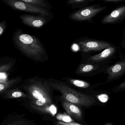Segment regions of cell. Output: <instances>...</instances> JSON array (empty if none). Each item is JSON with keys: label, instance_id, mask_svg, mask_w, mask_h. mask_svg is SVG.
<instances>
[{"label": "cell", "instance_id": "6da1fadb", "mask_svg": "<svg viewBox=\"0 0 125 125\" xmlns=\"http://www.w3.org/2000/svg\"><path fill=\"white\" fill-rule=\"evenodd\" d=\"M21 87L29 96L34 109L47 112L53 104L52 88L47 79L36 76L25 80Z\"/></svg>", "mask_w": 125, "mask_h": 125}, {"label": "cell", "instance_id": "7a4b0ae2", "mask_svg": "<svg viewBox=\"0 0 125 125\" xmlns=\"http://www.w3.org/2000/svg\"><path fill=\"white\" fill-rule=\"evenodd\" d=\"M12 39L15 47L28 59L39 62L49 60L45 46L36 36L25 33L22 29L18 28L13 33Z\"/></svg>", "mask_w": 125, "mask_h": 125}, {"label": "cell", "instance_id": "3957f363", "mask_svg": "<svg viewBox=\"0 0 125 125\" xmlns=\"http://www.w3.org/2000/svg\"><path fill=\"white\" fill-rule=\"evenodd\" d=\"M47 80L52 89L60 92L65 101L85 107L90 106L96 102L93 97L75 90L64 82L52 78Z\"/></svg>", "mask_w": 125, "mask_h": 125}, {"label": "cell", "instance_id": "277c9868", "mask_svg": "<svg viewBox=\"0 0 125 125\" xmlns=\"http://www.w3.org/2000/svg\"><path fill=\"white\" fill-rule=\"evenodd\" d=\"M118 52L117 47L113 44L110 47L95 54L87 55L81 53V63L96 64L99 65H110L115 59Z\"/></svg>", "mask_w": 125, "mask_h": 125}, {"label": "cell", "instance_id": "5b68a950", "mask_svg": "<svg viewBox=\"0 0 125 125\" xmlns=\"http://www.w3.org/2000/svg\"><path fill=\"white\" fill-rule=\"evenodd\" d=\"M74 43L79 46L81 53L87 55L101 52L113 44L106 41L88 37H82L77 39Z\"/></svg>", "mask_w": 125, "mask_h": 125}, {"label": "cell", "instance_id": "8992f818", "mask_svg": "<svg viewBox=\"0 0 125 125\" xmlns=\"http://www.w3.org/2000/svg\"><path fill=\"white\" fill-rule=\"evenodd\" d=\"M1 1L15 10L34 14L46 18L50 21L53 18V14L50 10L36 7L22 0H1Z\"/></svg>", "mask_w": 125, "mask_h": 125}, {"label": "cell", "instance_id": "52a82bcc", "mask_svg": "<svg viewBox=\"0 0 125 125\" xmlns=\"http://www.w3.org/2000/svg\"><path fill=\"white\" fill-rule=\"evenodd\" d=\"M107 6H102L100 4L88 6L79 9L70 14L69 19L76 22H87L93 23V19L98 14L104 11Z\"/></svg>", "mask_w": 125, "mask_h": 125}, {"label": "cell", "instance_id": "ba28073f", "mask_svg": "<svg viewBox=\"0 0 125 125\" xmlns=\"http://www.w3.org/2000/svg\"><path fill=\"white\" fill-rule=\"evenodd\" d=\"M119 59L114 64L110 65L106 74L108 75L106 83H109L121 77L125 74V54L120 52Z\"/></svg>", "mask_w": 125, "mask_h": 125}, {"label": "cell", "instance_id": "9c48e42d", "mask_svg": "<svg viewBox=\"0 0 125 125\" xmlns=\"http://www.w3.org/2000/svg\"><path fill=\"white\" fill-rule=\"evenodd\" d=\"M110 65H99L96 64L80 63L77 68L76 74L84 76H92L103 72L106 74V71Z\"/></svg>", "mask_w": 125, "mask_h": 125}, {"label": "cell", "instance_id": "30bf717a", "mask_svg": "<svg viewBox=\"0 0 125 125\" xmlns=\"http://www.w3.org/2000/svg\"><path fill=\"white\" fill-rule=\"evenodd\" d=\"M125 20V4H123L104 17L101 22L103 24L114 25L122 23Z\"/></svg>", "mask_w": 125, "mask_h": 125}, {"label": "cell", "instance_id": "8fae6325", "mask_svg": "<svg viewBox=\"0 0 125 125\" xmlns=\"http://www.w3.org/2000/svg\"><path fill=\"white\" fill-rule=\"evenodd\" d=\"M19 18L25 25L37 29L43 27L50 21L46 18L33 14H21L20 15Z\"/></svg>", "mask_w": 125, "mask_h": 125}, {"label": "cell", "instance_id": "7c38bea8", "mask_svg": "<svg viewBox=\"0 0 125 125\" xmlns=\"http://www.w3.org/2000/svg\"><path fill=\"white\" fill-rule=\"evenodd\" d=\"M62 105L69 115L78 120L82 118V112L77 105L65 101L62 102Z\"/></svg>", "mask_w": 125, "mask_h": 125}, {"label": "cell", "instance_id": "4fadbf2b", "mask_svg": "<svg viewBox=\"0 0 125 125\" xmlns=\"http://www.w3.org/2000/svg\"><path fill=\"white\" fill-rule=\"evenodd\" d=\"M15 59L10 57L2 58L0 59V72L9 73L14 67L16 63Z\"/></svg>", "mask_w": 125, "mask_h": 125}, {"label": "cell", "instance_id": "5bb4252c", "mask_svg": "<svg viewBox=\"0 0 125 125\" xmlns=\"http://www.w3.org/2000/svg\"><path fill=\"white\" fill-rule=\"evenodd\" d=\"M4 97L8 99L18 98H29V96L27 94L18 88L9 89L6 91L4 93Z\"/></svg>", "mask_w": 125, "mask_h": 125}, {"label": "cell", "instance_id": "9a60e30c", "mask_svg": "<svg viewBox=\"0 0 125 125\" xmlns=\"http://www.w3.org/2000/svg\"><path fill=\"white\" fill-rule=\"evenodd\" d=\"M22 81V77L20 76L11 78L5 82L0 83V93H3L6 91L9 90L12 86L20 83Z\"/></svg>", "mask_w": 125, "mask_h": 125}, {"label": "cell", "instance_id": "2e32d148", "mask_svg": "<svg viewBox=\"0 0 125 125\" xmlns=\"http://www.w3.org/2000/svg\"><path fill=\"white\" fill-rule=\"evenodd\" d=\"M94 1V0H68L66 1V3L73 9H80L88 6L90 3Z\"/></svg>", "mask_w": 125, "mask_h": 125}, {"label": "cell", "instance_id": "e0dca14e", "mask_svg": "<svg viewBox=\"0 0 125 125\" xmlns=\"http://www.w3.org/2000/svg\"><path fill=\"white\" fill-rule=\"evenodd\" d=\"M23 2L28 3L39 8L50 10L53 8L50 3L45 0H22Z\"/></svg>", "mask_w": 125, "mask_h": 125}, {"label": "cell", "instance_id": "ac0fdd59", "mask_svg": "<svg viewBox=\"0 0 125 125\" xmlns=\"http://www.w3.org/2000/svg\"><path fill=\"white\" fill-rule=\"evenodd\" d=\"M63 80H65L76 87L81 88H87L91 86L90 84L89 83L81 80L73 79L71 77L64 78Z\"/></svg>", "mask_w": 125, "mask_h": 125}, {"label": "cell", "instance_id": "d6986e66", "mask_svg": "<svg viewBox=\"0 0 125 125\" xmlns=\"http://www.w3.org/2000/svg\"><path fill=\"white\" fill-rule=\"evenodd\" d=\"M33 123V121L27 119H21L11 121L5 125H28Z\"/></svg>", "mask_w": 125, "mask_h": 125}, {"label": "cell", "instance_id": "ffe728a7", "mask_svg": "<svg viewBox=\"0 0 125 125\" xmlns=\"http://www.w3.org/2000/svg\"><path fill=\"white\" fill-rule=\"evenodd\" d=\"M57 118L58 120L61 121V122L64 123H70L73 121L69 115L64 114H58Z\"/></svg>", "mask_w": 125, "mask_h": 125}, {"label": "cell", "instance_id": "44dd1931", "mask_svg": "<svg viewBox=\"0 0 125 125\" xmlns=\"http://www.w3.org/2000/svg\"><path fill=\"white\" fill-rule=\"evenodd\" d=\"M7 22L5 20H2L0 23V36L1 37L4 34L7 27Z\"/></svg>", "mask_w": 125, "mask_h": 125}, {"label": "cell", "instance_id": "7402d4cb", "mask_svg": "<svg viewBox=\"0 0 125 125\" xmlns=\"http://www.w3.org/2000/svg\"><path fill=\"white\" fill-rule=\"evenodd\" d=\"M99 1H102L106 3H121L125 1V0H98Z\"/></svg>", "mask_w": 125, "mask_h": 125}, {"label": "cell", "instance_id": "603a6c76", "mask_svg": "<svg viewBox=\"0 0 125 125\" xmlns=\"http://www.w3.org/2000/svg\"><path fill=\"white\" fill-rule=\"evenodd\" d=\"M98 98L101 101L104 102H106L108 99V96L106 94H102V95H99V96H98Z\"/></svg>", "mask_w": 125, "mask_h": 125}, {"label": "cell", "instance_id": "cb8c5ba5", "mask_svg": "<svg viewBox=\"0 0 125 125\" xmlns=\"http://www.w3.org/2000/svg\"><path fill=\"white\" fill-rule=\"evenodd\" d=\"M115 90L117 91L125 90V81L118 86L115 88Z\"/></svg>", "mask_w": 125, "mask_h": 125}, {"label": "cell", "instance_id": "d4e9b609", "mask_svg": "<svg viewBox=\"0 0 125 125\" xmlns=\"http://www.w3.org/2000/svg\"><path fill=\"white\" fill-rule=\"evenodd\" d=\"M120 45L122 48L125 49V34H123V37L121 42Z\"/></svg>", "mask_w": 125, "mask_h": 125}, {"label": "cell", "instance_id": "484cf974", "mask_svg": "<svg viewBox=\"0 0 125 125\" xmlns=\"http://www.w3.org/2000/svg\"><path fill=\"white\" fill-rule=\"evenodd\" d=\"M55 125H64L63 124H61L60 123L58 122H57L55 123Z\"/></svg>", "mask_w": 125, "mask_h": 125}, {"label": "cell", "instance_id": "4316f807", "mask_svg": "<svg viewBox=\"0 0 125 125\" xmlns=\"http://www.w3.org/2000/svg\"><path fill=\"white\" fill-rule=\"evenodd\" d=\"M38 125L37 124H36L35 123H33L31 124H29V125Z\"/></svg>", "mask_w": 125, "mask_h": 125}, {"label": "cell", "instance_id": "83f0119b", "mask_svg": "<svg viewBox=\"0 0 125 125\" xmlns=\"http://www.w3.org/2000/svg\"><path fill=\"white\" fill-rule=\"evenodd\" d=\"M123 34H125V27L124 28L123 31Z\"/></svg>", "mask_w": 125, "mask_h": 125}, {"label": "cell", "instance_id": "f1b7e54d", "mask_svg": "<svg viewBox=\"0 0 125 125\" xmlns=\"http://www.w3.org/2000/svg\"><path fill=\"white\" fill-rule=\"evenodd\" d=\"M105 125H113V124H112L110 123H108L107 124H106Z\"/></svg>", "mask_w": 125, "mask_h": 125}]
</instances>
